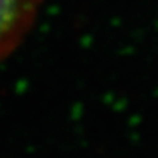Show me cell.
Here are the masks:
<instances>
[{
	"label": "cell",
	"mask_w": 158,
	"mask_h": 158,
	"mask_svg": "<svg viewBox=\"0 0 158 158\" xmlns=\"http://www.w3.org/2000/svg\"><path fill=\"white\" fill-rule=\"evenodd\" d=\"M41 0H0V61L12 53L29 32Z\"/></svg>",
	"instance_id": "obj_1"
}]
</instances>
